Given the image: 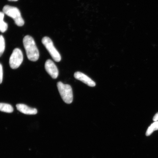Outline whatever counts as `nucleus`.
I'll return each instance as SVG.
<instances>
[{
	"label": "nucleus",
	"instance_id": "nucleus-1",
	"mask_svg": "<svg viewBox=\"0 0 158 158\" xmlns=\"http://www.w3.org/2000/svg\"><path fill=\"white\" fill-rule=\"evenodd\" d=\"M23 42L29 60L33 62L38 60L39 57V51L33 37L27 35L23 38Z\"/></svg>",
	"mask_w": 158,
	"mask_h": 158
},
{
	"label": "nucleus",
	"instance_id": "nucleus-2",
	"mask_svg": "<svg viewBox=\"0 0 158 158\" xmlns=\"http://www.w3.org/2000/svg\"><path fill=\"white\" fill-rule=\"evenodd\" d=\"M3 12L5 14L12 18L15 23L19 27L24 24V21L22 17L20 11L17 8L9 5H6L3 7Z\"/></svg>",
	"mask_w": 158,
	"mask_h": 158
},
{
	"label": "nucleus",
	"instance_id": "nucleus-3",
	"mask_svg": "<svg viewBox=\"0 0 158 158\" xmlns=\"http://www.w3.org/2000/svg\"><path fill=\"white\" fill-rule=\"evenodd\" d=\"M57 86L61 98L65 103L68 104L72 103L73 96L72 88L70 85L59 82L57 83Z\"/></svg>",
	"mask_w": 158,
	"mask_h": 158
},
{
	"label": "nucleus",
	"instance_id": "nucleus-4",
	"mask_svg": "<svg viewBox=\"0 0 158 158\" xmlns=\"http://www.w3.org/2000/svg\"><path fill=\"white\" fill-rule=\"evenodd\" d=\"M42 43L55 62H60L61 60L60 55L55 48L51 39L48 37H44L42 39Z\"/></svg>",
	"mask_w": 158,
	"mask_h": 158
},
{
	"label": "nucleus",
	"instance_id": "nucleus-5",
	"mask_svg": "<svg viewBox=\"0 0 158 158\" xmlns=\"http://www.w3.org/2000/svg\"><path fill=\"white\" fill-rule=\"evenodd\" d=\"M23 60V55L21 49L18 48L14 49L9 59V64L11 68L15 69L19 68Z\"/></svg>",
	"mask_w": 158,
	"mask_h": 158
},
{
	"label": "nucleus",
	"instance_id": "nucleus-6",
	"mask_svg": "<svg viewBox=\"0 0 158 158\" xmlns=\"http://www.w3.org/2000/svg\"><path fill=\"white\" fill-rule=\"evenodd\" d=\"M45 68L46 72L53 79H56L59 75V71L56 65L52 60L48 59L45 64Z\"/></svg>",
	"mask_w": 158,
	"mask_h": 158
},
{
	"label": "nucleus",
	"instance_id": "nucleus-7",
	"mask_svg": "<svg viewBox=\"0 0 158 158\" xmlns=\"http://www.w3.org/2000/svg\"><path fill=\"white\" fill-rule=\"evenodd\" d=\"M74 78L84 83L88 86L94 87L96 86V83L91 79L83 73L79 72H76L74 74Z\"/></svg>",
	"mask_w": 158,
	"mask_h": 158
},
{
	"label": "nucleus",
	"instance_id": "nucleus-8",
	"mask_svg": "<svg viewBox=\"0 0 158 158\" xmlns=\"http://www.w3.org/2000/svg\"><path fill=\"white\" fill-rule=\"evenodd\" d=\"M16 106L18 110L25 114L31 115L36 114L37 113V110L36 108L30 107L24 104H17Z\"/></svg>",
	"mask_w": 158,
	"mask_h": 158
},
{
	"label": "nucleus",
	"instance_id": "nucleus-9",
	"mask_svg": "<svg viewBox=\"0 0 158 158\" xmlns=\"http://www.w3.org/2000/svg\"><path fill=\"white\" fill-rule=\"evenodd\" d=\"M5 13L3 12L0 11V31L2 33H4L7 30L8 25L4 20Z\"/></svg>",
	"mask_w": 158,
	"mask_h": 158
},
{
	"label": "nucleus",
	"instance_id": "nucleus-10",
	"mask_svg": "<svg viewBox=\"0 0 158 158\" xmlns=\"http://www.w3.org/2000/svg\"><path fill=\"white\" fill-rule=\"evenodd\" d=\"M14 110L13 106L8 104L0 103V111L10 113Z\"/></svg>",
	"mask_w": 158,
	"mask_h": 158
},
{
	"label": "nucleus",
	"instance_id": "nucleus-11",
	"mask_svg": "<svg viewBox=\"0 0 158 158\" xmlns=\"http://www.w3.org/2000/svg\"><path fill=\"white\" fill-rule=\"evenodd\" d=\"M157 130H158V121H156L148 127L146 132V135L147 136H149L153 133L154 131Z\"/></svg>",
	"mask_w": 158,
	"mask_h": 158
},
{
	"label": "nucleus",
	"instance_id": "nucleus-12",
	"mask_svg": "<svg viewBox=\"0 0 158 158\" xmlns=\"http://www.w3.org/2000/svg\"><path fill=\"white\" fill-rule=\"evenodd\" d=\"M5 48V40L3 35H0V57L2 55Z\"/></svg>",
	"mask_w": 158,
	"mask_h": 158
},
{
	"label": "nucleus",
	"instance_id": "nucleus-13",
	"mask_svg": "<svg viewBox=\"0 0 158 158\" xmlns=\"http://www.w3.org/2000/svg\"><path fill=\"white\" fill-rule=\"evenodd\" d=\"M3 70L2 65L0 64V84L2 83L3 80Z\"/></svg>",
	"mask_w": 158,
	"mask_h": 158
},
{
	"label": "nucleus",
	"instance_id": "nucleus-14",
	"mask_svg": "<svg viewBox=\"0 0 158 158\" xmlns=\"http://www.w3.org/2000/svg\"><path fill=\"white\" fill-rule=\"evenodd\" d=\"M153 120L155 122L157 121L158 120V112L154 116Z\"/></svg>",
	"mask_w": 158,
	"mask_h": 158
},
{
	"label": "nucleus",
	"instance_id": "nucleus-15",
	"mask_svg": "<svg viewBox=\"0 0 158 158\" xmlns=\"http://www.w3.org/2000/svg\"><path fill=\"white\" fill-rule=\"evenodd\" d=\"M8 1H13V2H15L17 1H18V0H8Z\"/></svg>",
	"mask_w": 158,
	"mask_h": 158
}]
</instances>
